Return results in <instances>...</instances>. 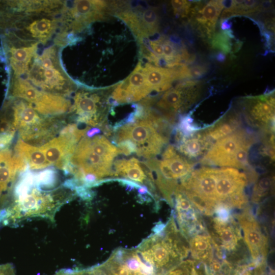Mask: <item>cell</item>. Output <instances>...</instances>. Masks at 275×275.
<instances>
[{"label": "cell", "instance_id": "cell-1", "mask_svg": "<svg viewBox=\"0 0 275 275\" xmlns=\"http://www.w3.org/2000/svg\"><path fill=\"white\" fill-rule=\"evenodd\" d=\"M64 187L43 190L35 183L33 173H23L14 188V200L9 212L10 221L17 224L38 217L54 221L60 208L72 198Z\"/></svg>", "mask_w": 275, "mask_h": 275}, {"label": "cell", "instance_id": "cell-2", "mask_svg": "<svg viewBox=\"0 0 275 275\" xmlns=\"http://www.w3.org/2000/svg\"><path fill=\"white\" fill-rule=\"evenodd\" d=\"M136 250L155 275H162L188 256L189 246L172 217L162 231L144 240Z\"/></svg>", "mask_w": 275, "mask_h": 275}, {"label": "cell", "instance_id": "cell-3", "mask_svg": "<svg viewBox=\"0 0 275 275\" xmlns=\"http://www.w3.org/2000/svg\"><path fill=\"white\" fill-rule=\"evenodd\" d=\"M23 78L42 91L64 97L75 88L61 64L56 45L47 47L41 53L37 52Z\"/></svg>", "mask_w": 275, "mask_h": 275}, {"label": "cell", "instance_id": "cell-4", "mask_svg": "<svg viewBox=\"0 0 275 275\" xmlns=\"http://www.w3.org/2000/svg\"><path fill=\"white\" fill-rule=\"evenodd\" d=\"M207 231L214 249V254L235 267L248 263L249 256L240 227L237 220L230 214L227 216H208Z\"/></svg>", "mask_w": 275, "mask_h": 275}, {"label": "cell", "instance_id": "cell-5", "mask_svg": "<svg viewBox=\"0 0 275 275\" xmlns=\"http://www.w3.org/2000/svg\"><path fill=\"white\" fill-rule=\"evenodd\" d=\"M13 125L20 139L34 146L49 141L59 130L60 120L41 115L26 101L19 98L11 103Z\"/></svg>", "mask_w": 275, "mask_h": 275}, {"label": "cell", "instance_id": "cell-6", "mask_svg": "<svg viewBox=\"0 0 275 275\" xmlns=\"http://www.w3.org/2000/svg\"><path fill=\"white\" fill-rule=\"evenodd\" d=\"M253 140L244 130L235 131L213 143L203 160L207 164L243 168L248 164Z\"/></svg>", "mask_w": 275, "mask_h": 275}, {"label": "cell", "instance_id": "cell-7", "mask_svg": "<svg viewBox=\"0 0 275 275\" xmlns=\"http://www.w3.org/2000/svg\"><path fill=\"white\" fill-rule=\"evenodd\" d=\"M125 140L135 144L139 156L150 159L161 152L168 138L161 133L150 120L143 117L119 128L113 142L117 144Z\"/></svg>", "mask_w": 275, "mask_h": 275}, {"label": "cell", "instance_id": "cell-8", "mask_svg": "<svg viewBox=\"0 0 275 275\" xmlns=\"http://www.w3.org/2000/svg\"><path fill=\"white\" fill-rule=\"evenodd\" d=\"M10 91L12 96L26 101L44 116H62L71 106L65 97L42 91L22 77L13 76Z\"/></svg>", "mask_w": 275, "mask_h": 275}, {"label": "cell", "instance_id": "cell-9", "mask_svg": "<svg viewBox=\"0 0 275 275\" xmlns=\"http://www.w3.org/2000/svg\"><path fill=\"white\" fill-rule=\"evenodd\" d=\"M246 175L238 169L217 168L215 197L217 204L241 208L247 203L245 190L248 185Z\"/></svg>", "mask_w": 275, "mask_h": 275}, {"label": "cell", "instance_id": "cell-10", "mask_svg": "<svg viewBox=\"0 0 275 275\" xmlns=\"http://www.w3.org/2000/svg\"><path fill=\"white\" fill-rule=\"evenodd\" d=\"M84 132L74 124L61 130L59 135L47 142L40 148L50 165L65 170L78 142Z\"/></svg>", "mask_w": 275, "mask_h": 275}, {"label": "cell", "instance_id": "cell-11", "mask_svg": "<svg viewBox=\"0 0 275 275\" xmlns=\"http://www.w3.org/2000/svg\"><path fill=\"white\" fill-rule=\"evenodd\" d=\"M202 85L198 80H187L169 89L157 103L165 114L164 118L171 120L176 113L188 109L199 99Z\"/></svg>", "mask_w": 275, "mask_h": 275}, {"label": "cell", "instance_id": "cell-12", "mask_svg": "<svg viewBox=\"0 0 275 275\" xmlns=\"http://www.w3.org/2000/svg\"><path fill=\"white\" fill-rule=\"evenodd\" d=\"M236 218L252 261L266 264L268 242L261 226L251 213L247 210L237 215Z\"/></svg>", "mask_w": 275, "mask_h": 275}, {"label": "cell", "instance_id": "cell-13", "mask_svg": "<svg viewBox=\"0 0 275 275\" xmlns=\"http://www.w3.org/2000/svg\"><path fill=\"white\" fill-rule=\"evenodd\" d=\"M175 195L176 218L179 230L188 241L194 235L207 232L199 211L178 186Z\"/></svg>", "mask_w": 275, "mask_h": 275}, {"label": "cell", "instance_id": "cell-14", "mask_svg": "<svg viewBox=\"0 0 275 275\" xmlns=\"http://www.w3.org/2000/svg\"><path fill=\"white\" fill-rule=\"evenodd\" d=\"M105 2L100 1H76L69 7L64 3L62 10L63 26L79 31L90 23L103 18Z\"/></svg>", "mask_w": 275, "mask_h": 275}, {"label": "cell", "instance_id": "cell-15", "mask_svg": "<svg viewBox=\"0 0 275 275\" xmlns=\"http://www.w3.org/2000/svg\"><path fill=\"white\" fill-rule=\"evenodd\" d=\"M194 164L178 152L174 146H168L162 155V160H156L148 168L156 171L163 179L177 182L188 176L193 171Z\"/></svg>", "mask_w": 275, "mask_h": 275}, {"label": "cell", "instance_id": "cell-16", "mask_svg": "<svg viewBox=\"0 0 275 275\" xmlns=\"http://www.w3.org/2000/svg\"><path fill=\"white\" fill-rule=\"evenodd\" d=\"M5 35L6 46L13 76L23 78L38 52L39 43Z\"/></svg>", "mask_w": 275, "mask_h": 275}, {"label": "cell", "instance_id": "cell-17", "mask_svg": "<svg viewBox=\"0 0 275 275\" xmlns=\"http://www.w3.org/2000/svg\"><path fill=\"white\" fill-rule=\"evenodd\" d=\"M243 110L251 123L260 128L269 127L274 122V93L246 98Z\"/></svg>", "mask_w": 275, "mask_h": 275}, {"label": "cell", "instance_id": "cell-18", "mask_svg": "<svg viewBox=\"0 0 275 275\" xmlns=\"http://www.w3.org/2000/svg\"><path fill=\"white\" fill-rule=\"evenodd\" d=\"M150 92L143 67L139 63L130 75L115 90L113 98L116 102H130L141 100Z\"/></svg>", "mask_w": 275, "mask_h": 275}, {"label": "cell", "instance_id": "cell-19", "mask_svg": "<svg viewBox=\"0 0 275 275\" xmlns=\"http://www.w3.org/2000/svg\"><path fill=\"white\" fill-rule=\"evenodd\" d=\"M224 8L223 1H210L204 5L200 3L191 7L190 14L193 24L202 36L212 37Z\"/></svg>", "mask_w": 275, "mask_h": 275}, {"label": "cell", "instance_id": "cell-20", "mask_svg": "<svg viewBox=\"0 0 275 275\" xmlns=\"http://www.w3.org/2000/svg\"><path fill=\"white\" fill-rule=\"evenodd\" d=\"M100 97L96 94L80 91L74 98V103L69 112H75L77 115V121L93 126H101L102 118L97 113V103Z\"/></svg>", "mask_w": 275, "mask_h": 275}, {"label": "cell", "instance_id": "cell-21", "mask_svg": "<svg viewBox=\"0 0 275 275\" xmlns=\"http://www.w3.org/2000/svg\"><path fill=\"white\" fill-rule=\"evenodd\" d=\"M181 66L167 68L147 63L143 69L146 83L150 90L163 92L170 89L175 80L182 79Z\"/></svg>", "mask_w": 275, "mask_h": 275}, {"label": "cell", "instance_id": "cell-22", "mask_svg": "<svg viewBox=\"0 0 275 275\" xmlns=\"http://www.w3.org/2000/svg\"><path fill=\"white\" fill-rule=\"evenodd\" d=\"M177 150L188 159H197L206 154L213 142L204 132L191 133L179 140Z\"/></svg>", "mask_w": 275, "mask_h": 275}, {"label": "cell", "instance_id": "cell-23", "mask_svg": "<svg viewBox=\"0 0 275 275\" xmlns=\"http://www.w3.org/2000/svg\"><path fill=\"white\" fill-rule=\"evenodd\" d=\"M15 151L24 160L29 170H43L50 166L39 147L28 144L20 139L15 146Z\"/></svg>", "mask_w": 275, "mask_h": 275}, {"label": "cell", "instance_id": "cell-24", "mask_svg": "<svg viewBox=\"0 0 275 275\" xmlns=\"http://www.w3.org/2000/svg\"><path fill=\"white\" fill-rule=\"evenodd\" d=\"M188 242L193 260L207 264L213 257L214 252L212 240L208 232L194 235Z\"/></svg>", "mask_w": 275, "mask_h": 275}, {"label": "cell", "instance_id": "cell-25", "mask_svg": "<svg viewBox=\"0 0 275 275\" xmlns=\"http://www.w3.org/2000/svg\"><path fill=\"white\" fill-rule=\"evenodd\" d=\"M114 164V176L120 175L141 183L147 181L149 185L153 187L152 180L147 178L139 160L135 158H132L129 160L120 159L116 161Z\"/></svg>", "mask_w": 275, "mask_h": 275}, {"label": "cell", "instance_id": "cell-26", "mask_svg": "<svg viewBox=\"0 0 275 275\" xmlns=\"http://www.w3.org/2000/svg\"><path fill=\"white\" fill-rule=\"evenodd\" d=\"M123 250H117L106 262L101 264L106 275H149L130 268L124 258Z\"/></svg>", "mask_w": 275, "mask_h": 275}, {"label": "cell", "instance_id": "cell-27", "mask_svg": "<svg viewBox=\"0 0 275 275\" xmlns=\"http://www.w3.org/2000/svg\"><path fill=\"white\" fill-rule=\"evenodd\" d=\"M224 10L221 18H227L234 15H250L260 11L262 5L256 1H223Z\"/></svg>", "mask_w": 275, "mask_h": 275}, {"label": "cell", "instance_id": "cell-28", "mask_svg": "<svg viewBox=\"0 0 275 275\" xmlns=\"http://www.w3.org/2000/svg\"><path fill=\"white\" fill-rule=\"evenodd\" d=\"M238 124L237 117L236 116H230L217 122L204 132L211 141H216L236 131Z\"/></svg>", "mask_w": 275, "mask_h": 275}, {"label": "cell", "instance_id": "cell-29", "mask_svg": "<svg viewBox=\"0 0 275 275\" xmlns=\"http://www.w3.org/2000/svg\"><path fill=\"white\" fill-rule=\"evenodd\" d=\"M89 142L92 150L110 163H112L114 157L120 153L119 149L103 135L89 138Z\"/></svg>", "mask_w": 275, "mask_h": 275}, {"label": "cell", "instance_id": "cell-30", "mask_svg": "<svg viewBox=\"0 0 275 275\" xmlns=\"http://www.w3.org/2000/svg\"><path fill=\"white\" fill-rule=\"evenodd\" d=\"M139 19L144 38L158 30V16L154 8L145 10L139 16Z\"/></svg>", "mask_w": 275, "mask_h": 275}, {"label": "cell", "instance_id": "cell-31", "mask_svg": "<svg viewBox=\"0 0 275 275\" xmlns=\"http://www.w3.org/2000/svg\"><path fill=\"white\" fill-rule=\"evenodd\" d=\"M273 181L270 177H264L260 179L254 187L252 200L259 203L267 196L271 189Z\"/></svg>", "mask_w": 275, "mask_h": 275}, {"label": "cell", "instance_id": "cell-32", "mask_svg": "<svg viewBox=\"0 0 275 275\" xmlns=\"http://www.w3.org/2000/svg\"><path fill=\"white\" fill-rule=\"evenodd\" d=\"M233 37L231 31L228 30L213 35L211 46L214 48L220 49L223 52L228 53L231 50V38Z\"/></svg>", "mask_w": 275, "mask_h": 275}, {"label": "cell", "instance_id": "cell-33", "mask_svg": "<svg viewBox=\"0 0 275 275\" xmlns=\"http://www.w3.org/2000/svg\"><path fill=\"white\" fill-rule=\"evenodd\" d=\"M172 8L175 14L185 17L190 14L191 3L184 0L171 1Z\"/></svg>", "mask_w": 275, "mask_h": 275}, {"label": "cell", "instance_id": "cell-34", "mask_svg": "<svg viewBox=\"0 0 275 275\" xmlns=\"http://www.w3.org/2000/svg\"><path fill=\"white\" fill-rule=\"evenodd\" d=\"M188 275H209L206 264L189 260Z\"/></svg>", "mask_w": 275, "mask_h": 275}, {"label": "cell", "instance_id": "cell-35", "mask_svg": "<svg viewBox=\"0 0 275 275\" xmlns=\"http://www.w3.org/2000/svg\"><path fill=\"white\" fill-rule=\"evenodd\" d=\"M189 260L183 261L162 275H188Z\"/></svg>", "mask_w": 275, "mask_h": 275}, {"label": "cell", "instance_id": "cell-36", "mask_svg": "<svg viewBox=\"0 0 275 275\" xmlns=\"http://www.w3.org/2000/svg\"><path fill=\"white\" fill-rule=\"evenodd\" d=\"M120 153L128 155L132 153L136 152V147L131 141L123 140L117 144Z\"/></svg>", "mask_w": 275, "mask_h": 275}, {"label": "cell", "instance_id": "cell-37", "mask_svg": "<svg viewBox=\"0 0 275 275\" xmlns=\"http://www.w3.org/2000/svg\"><path fill=\"white\" fill-rule=\"evenodd\" d=\"M208 71V67L205 65H197L189 68L190 78H199Z\"/></svg>", "mask_w": 275, "mask_h": 275}, {"label": "cell", "instance_id": "cell-38", "mask_svg": "<svg viewBox=\"0 0 275 275\" xmlns=\"http://www.w3.org/2000/svg\"><path fill=\"white\" fill-rule=\"evenodd\" d=\"M82 270L64 269L60 270L54 275H81Z\"/></svg>", "mask_w": 275, "mask_h": 275}, {"label": "cell", "instance_id": "cell-39", "mask_svg": "<svg viewBox=\"0 0 275 275\" xmlns=\"http://www.w3.org/2000/svg\"><path fill=\"white\" fill-rule=\"evenodd\" d=\"M100 131V129L98 128H93L87 132V136L89 138L93 137L95 134L99 133Z\"/></svg>", "mask_w": 275, "mask_h": 275}, {"label": "cell", "instance_id": "cell-40", "mask_svg": "<svg viewBox=\"0 0 275 275\" xmlns=\"http://www.w3.org/2000/svg\"><path fill=\"white\" fill-rule=\"evenodd\" d=\"M138 191L139 194H140V195L141 196L147 194H149V195L152 196V195H151L149 191V190H148V188H147L146 186H143L139 187L138 188Z\"/></svg>", "mask_w": 275, "mask_h": 275}, {"label": "cell", "instance_id": "cell-41", "mask_svg": "<svg viewBox=\"0 0 275 275\" xmlns=\"http://www.w3.org/2000/svg\"><path fill=\"white\" fill-rule=\"evenodd\" d=\"M231 24L228 22V20H224L222 23L221 28L223 30H228L231 26Z\"/></svg>", "mask_w": 275, "mask_h": 275}, {"label": "cell", "instance_id": "cell-42", "mask_svg": "<svg viewBox=\"0 0 275 275\" xmlns=\"http://www.w3.org/2000/svg\"><path fill=\"white\" fill-rule=\"evenodd\" d=\"M268 272L269 273H267L266 275H274V272L272 270H270Z\"/></svg>", "mask_w": 275, "mask_h": 275}]
</instances>
